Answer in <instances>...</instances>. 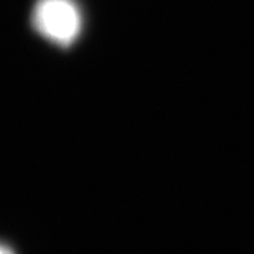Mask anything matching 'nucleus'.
<instances>
[{"mask_svg": "<svg viewBox=\"0 0 254 254\" xmlns=\"http://www.w3.org/2000/svg\"><path fill=\"white\" fill-rule=\"evenodd\" d=\"M31 23L43 38L66 48L80 35L83 16L75 0H38Z\"/></svg>", "mask_w": 254, "mask_h": 254, "instance_id": "nucleus-1", "label": "nucleus"}, {"mask_svg": "<svg viewBox=\"0 0 254 254\" xmlns=\"http://www.w3.org/2000/svg\"><path fill=\"white\" fill-rule=\"evenodd\" d=\"M0 254H16L14 252L12 251V248H9L8 245L1 244L0 243Z\"/></svg>", "mask_w": 254, "mask_h": 254, "instance_id": "nucleus-2", "label": "nucleus"}]
</instances>
